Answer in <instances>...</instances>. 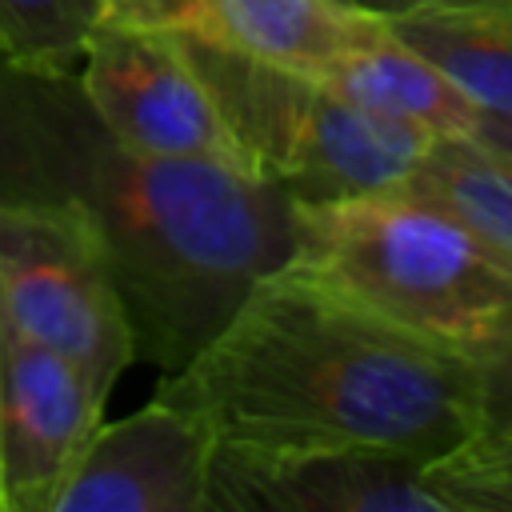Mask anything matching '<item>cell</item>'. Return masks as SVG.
Wrapping results in <instances>:
<instances>
[{
    "mask_svg": "<svg viewBox=\"0 0 512 512\" xmlns=\"http://www.w3.org/2000/svg\"><path fill=\"white\" fill-rule=\"evenodd\" d=\"M76 76L96 116L132 148L248 172L224 108L184 36L108 16L92 32Z\"/></svg>",
    "mask_w": 512,
    "mask_h": 512,
    "instance_id": "6",
    "label": "cell"
},
{
    "mask_svg": "<svg viewBox=\"0 0 512 512\" xmlns=\"http://www.w3.org/2000/svg\"><path fill=\"white\" fill-rule=\"evenodd\" d=\"M288 264L476 364L512 332V268L408 192L296 200Z\"/></svg>",
    "mask_w": 512,
    "mask_h": 512,
    "instance_id": "3",
    "label": "cell"
},
{
    "mask_svg": "<svg viewBox=\"0 0 512 512\" xmlns=\"http://www.w3.org/2000/svg\"><path fill=\"white\" fill-rule=\"evenodd\" d=\"M480 436H512V332L480 364Z\"/></svg>",
    "mask_w": 512,
    "mask_h": 512,
    "instance_id": "16",
    "label": "cell"
},
{
    "mask_svg": "<svg viewBox=\"0 0 512 512\" xmlns=\"http://www.w3.org/2000/svg\"><path fill=\"white\" fill-rule=\"evenodd\" d=\"M340 4H348L356 12H368V16H380V20H396V16H404V12H412L428 0H340Z\"/></svg>",
    "mask_w": 512,
    "mask_h": 512,
    "instance_id": "18",
    "label": "cell"
},
{
    "mask_svg": "<svg viewBox=\"0 0 512 512\" xmlns=\"http://www.w3.org/2000/svg\"><path fill=\"white\" fill-rule=\"evenodd\" d=\"M316 80L344 100L428 136H472L480 120V108L424 52L400 40L388 20H376L356 44L332 56Z\"/></svg>",
    "mask_w": 512,
    "mask_h": 512,
    "instance_id": "11",
    "label": "cell"
},
{
    "mask_svg": "<svg viewBox=\"0 0 512 512\" xmlns=\"http://www.w3.org/2000/svg\"><path fill=\"white\" fill-rule=\"evenodd\" d=\"M108 0H0V56L28 68L76 72Z\"/></svg>",
    "mask_w": 512,
    "mask_h": 512,
    "instance_id": "14",
    "label": "cell"
},
{
    "mask_svg": "<svg viewBox=\"0 0 512 512\" xmlns=\"http://www.w3.org/2000/svg\"><path fill=\"white\" fill-rule=\"evenodd\" d=\"M472 136L480 144H488L492 152H500V156L512 160V116H480L476 128H472Z\"/></svg>",
    "mask_w": 512,
    "mask_h": 512,
    "instance_id": "17",
    "label": "cell"
},
{
    "mask_svg": "<svg viewBox=\"0 0 512 512\" xmlns=\"http://www.w3.org/2000/svg\"><path fill=\"white\" fill-rule=\"evenodd\" d=\"M112 20L156 24L232 56L316 76L380 16L340 0H144Z\"/></svg>",
    "mask_w": 512,
    "mask_h": 512,
    "instance_id": "10",
    "label": "cell"
},
{
    "mask_svg": "<svg viewBox=\"0 0 512 512\" xmlns=\"http://www.w3.org/2000/svg\"><path fill=\"white\" fill-rule=\"evenodd\" d=\"M208 512H456V504L420 456L216 448Z\"/></svg>",
    "mask_w": 512,
    "mask_h": 512,
    "instance_id": "8",
    "label": "cell"
},
{
    "mask_svg": "<svg viewBox=\"0 0 512 512\" xmlns=\"http://www.w3.org/2000/svg\"><path fill=\"white\" fill-rule=\"evenodd\" d=\"M432 468L456 512H512V436H476Z\"/></svg>",
    "mask_w": 512,
    "mask_h": 512,
    "instance_id": "15",
    "label": "cell"
},
{
    "mask_svg": "<svg viewBox=\"0 0 512 512\" xmlns=\"http://www.w3.org/2000/svg\"><path fill=\"white\" fill-rule=\"evenodd\" d=\"M0 200L76 212L124 296L136 360L184 368L284 268L296 200L228 164L168 160L120 140L76 72L0 56Z\"/></svg>",
    "mask_w": 512,
    "mask_h": 512,
    "instance_id": "1",
    "label": "cell"
},
{
    "mask_svg": "<svg viewBox=\"0 0 512 512\" xmlns=\"http://www.w3.org/2000/svg\"><path fill=\"white\" fill-rule=\"evenodd\" d=\"M468 224L512 268V160L476 136H436L396 188Z\"/></svg>",
    "mask_w": 512,
    "mask_h": 512,
    "instance_id": "13",
    "label": "cell"
},
{
    "mask_svg": "<svg viewBox=\"0 0 512 512\" xmlns=\"http://www.w3.org/2000/svg\"><path fill=\"white\" fill-rule=\"evenodd\" d=\"M104 404L76 360L0 320V512H52Z\"/></svg>",
    "mask_w": 512,
    "mask_h": 512,
    "instance_id": "7",
    "label": "cell"
},
{
    "mask_svg": "<svg viewBox=\"0 0 512 512\" xmlns=\"http://www.w3.org/2000/svg\"><path fill=\"white\" fill-rule=\"evenodd\" d=\"M252 176L292 200L396 192L436 136L376 116L308 72L188 40Z\"/></svg>",
    "mask_w": 512,
    "mask_h": 512,
    "instance_id": "4",
    "label": "cell"
},
{
    "mask_svg": "<svg viewBox=\"0 0 512 512\" xmlns=\"http://www.w3.org/2000/svg\"><path fill=\"white\" fill-rule=\"evenodd\" d=\"M216 448L400 452L440 460L480 436L476 360L432 344L284 264L156 384Z\"/></svg>",
    "mask_w": 512,
    "mask_h": 512,
    "instance_id": "2",
    "label": "cell"
},
{
    "mask_svg": "<svg viewBox=\"0 0 512 512\" xmlns=\"http://www.w3.org/2000/svg\"><path fill=\"white\" fill-rule=\"evenodd\" d=\"M136 4H144V0H108V16H124V12H132Z\"/></svg>",
    "mask_w": 512,
    "mask_h": 512,
    "instance_id": "19",
    "label": "cell"
},
{
    "mask_svg": "<svg viewBox=\"0 0 512 512\" xmlns=\"http://www.w3.org/2000/svg\"><path fill=\"white\" fill-rule=\"evenodd\" d=\"M388 28L424 52L480 116H512V0H428Z\"/></svg>",
    "mask_w": 512,
    "mask_h": 512,
    "instance_id": "12",
    "label": "cell"
},
{
    "mask_svg": "<svg viewBox=\"0 0 512 512\" xmlns=\"http://www.w3.org/2000/svg\"><path fill=\"white\" fill-rule=\"evenodd\" d=\"M0 320L76 360L104 396L136 364L108 256L68 208L0 200Z\"/></svg>",
    "mask_w": 512,
    "mask_h": 512,
    "instance_id": "5",
    "label": "cell"
},
{
    "mask_svg": "<svg viewBox=\"0 0 512 512\" xmlns=\"http://www.w3.org/2000/svg\"><path fill=\"white\" fill-rule=\"evenodd\" d=\"M216 436L160 396L124 420H100L52 512H208Z\"/></svg>",
    "mask_w": 512,
    "mask_h": 512,
    "instance_id": "9",
    "label": "cell"
}]
</instances>
